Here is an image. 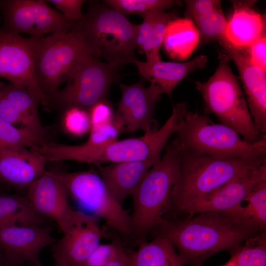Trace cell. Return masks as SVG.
<instances>
[{
    "instance_id": "obj_1",
    "label": "cell",
    "mask_w": 266,
    "mask_h": 266,
    "mask_svg": "<svg viewBox=\"0 0 266 266\" xmlns=\"http://www.w3.org/2000/svg\"><path fill=\"white\" fill-rule=\"evenodd\" d=\"M152 232L168 239L186 264L197 266L215 253L232 251L264 231L237 210L204 212L179 220L164 219Z\"/></svg>"
},
{
    "instance_id": "obj_2",
    "label": "cell",
    "mask_w": 266,
    "mask_h": 266,
    "mask_svg": "<svg viewBox=\"0 0 266 266\" xmlns=\"http://www.w3.org/2000/svg\"><path fill=\"white\" fill-rule=\"evenodd\" d=\"M137 25L104 3L91 2L81 19L73 21L71 31L93 57L118 67L134 63Z\"/></svg>"
},
{
    "instance_id": "obj_3",
    "label": "cell",
    "mask_w": 266,
    "mask_h": 266,
    "mask_svg": "<svg viewBox=\"0 0 266 266\" xmlns=\"http://www.w3.org/2000/svg\"><path fill=\"white\" fill-rule=\"evenodd\" d=\"M180 149V168L171 202L180 212L199 199L250 173L266 162V157L252 159L221 158Z\"/></svg>"
},
{
    "instance_id": "obj_4",
    "label": "cell",
    "mask_w": 266,
    "mask_h": 266,
    "mask_svg": "<svg viewBox=\"0 0 266 266\" xmlns=\"http://www.w3.org/2000/svg\"><path fill=\"white\" fill-rule=\"evenodd\" d=\"M160 160L149 170L131 195V234L138 243L163 221L171 202L181 165V151L174 141L167 143Z\"/></svg>"
},
{
    "instance_id": "obj_5",
    "label": "cell",
    "mask_w": 266,
    "mask_h": 266,
    "mask_svg": "<svg viewBox=\"0 0 266 266\" xmlns=\"http://www.w3.org/2000/svg\"><path fill=\"white\" fill-rule=\"evenodd\" d=\"M175 134L173 141L182 150L221 158L266 157V136L249 143L233 129L197 112L187 110Z\"/></svg>"
},
{
    "instance_id": "obj_6",
    "label": "cell",
    "mask_w": 266,
    "mask_h": 266,
    "mask_svg": "<svg viewBox=\"0 0 266 266\" xmlns=\"http://www.w3.org/2000/svg\"><path fill=\"white\" fill-rule=\"evenodd\" d=\"M194 82L202 96L206 110L235 130L244 140L253 143L266 136L255 126L244 94L224 54L220 53L218 66L207 81Z\"/></svg>"
},
{
    "instance_id": "obj_7",
    "label": "cell",
    "mask_w": 266,
    "mask_h": 266,
    "mask_svg": "<svg viewBox=\"0 0 266 266\" xmlns=\"http://www.w3.org/2000/svg\"><path fill=\"white\" fill-rule=\"evenodd\" d=\"M50 171L62 183L80 211L103 219L124 236H132L131 215L111 194L98 171Z\"/></svg>"
},
{
    "instance_id": "obj_8",
    "label": "cell",
    "mask_w": 266,
    "mask_h": 266,
    "mask_svg": "<svg viewBox=\"0 0 266 266\" xmlns=\"http://www.w3.org/2000/svg\"><path fill=\"white\" fill-rule=\"evenodd\" d=\"M35 71L49 104L60 85L66 82L78 64L89 54L72 32L36 37Z\"/></svg>"
},
{
    "instance_id": "obj_9",
    "label": "cell",
    "mask_w": 266,
    "mask_h": 266,
    "mask_svg": "<svg viewBox=\"0 0 266 266\" xmlns=\"http://www.w3.org/2000/svg\"><path fill=\"white\" fill-rule=\"evenodd\" d=\"M185 102L173 106L171 115L160 129L141 137L116 140L101 148L82 154L72 160L94 165L104 163H116L137 161L155 163L170 137L181 125L187 111Z\"/></svg>"
},
{
    "instance_id": "obj_10",
    "label": "cell",
    "mask_w": 266,
    "mask_h": 266,
    "mask_svg": "<svg viewBox=\"0 0 266 266\" xmlns=\"http://www.w3.org/2000/svg\"><path fill=\"white\" fill-rule=\"evenodd\" d=\"M119 67L89 54L75 67L66 81L51 99L65 109L76 107L88 111L97 103L108 100L111 86L121 77Z\"/></svg>"
},
{
    "instance_id": "obj_11",
    "label": "cell",
    "mask_w": 266,
    "mask_h": 266,
    "mask_svg": "<svg viewBox=\"0 0 266 266\" xmlns=\"http://www.w3.org/2000/svg\"><path fill=\"white\" fill-rule=\"evenodd\" d=\"M0 11L4 22L1 29L31 37L69 33L73 22L42 0H0Z\"/></svg>"
},
{
    "instance_id": "obj_12",
    "label": "cell",
    "mask_w": 266,
    "mask_h": 266,
    "mask_svg": "<svg viewBox=\"0 0 266 266\" xmlns=\"http://www.w3.org/2000/svg\"><path fill=\"white\" fill-rule=\"evenodd\" d=\"M36 37L25 38L0 30V77L35 93L45 107L49 105L35 71Z\"/></svg>"
},
{
    "instance_id": "obj_13",
    "label": "cell",
    "mask_w": 266,
    "mask_h": 266,
    "mask_svg": "<svg viewBox=\"0 0 266 266\" xmlns=\"http://www.w3.org/2000/svg\"><path fill=\"white\" fill-rule=\"evenodd\" d=\"M27 188V197L35 209L54 221L63 233L87 214L72 208L64 186L50 171H46Z\"/></svg>"
},
{
    "instance_id": "obj_14",
    "label": "cell",
    "mask_w": 266,
    "mask_h": 266,
    "mask_svg": "<svg viewBox=\"0 0 266 266\" xmlns=\"http://www.w3.org/2000/svg\"><path fill=\"white\" fill-rule=\"evenodd\" d=\"M50 225H8L0 226V248L4 260L14 266L40 263L41 251L57 240L51 236Z\"/></svg>"
},
{
    "instance_id": "obj_15",
    "label": "cell",
    "mask_w": 266,
    "mask_h": 266,
    "mask_svg": "<svg viewBox=\"0 0 266 266\" xmlns=\"http://www.w3.org/2000/svg\"><path fill=\"white\" fill-rule=\"evenodd\" d=\"M121 97L115 112L121 118L124 128L130 133L141 130L145 133L157 130L154 119L156 103L163 93L157 86L145 87L139 81L132 85H120Z\"/></svg>"
},
{
    "instance_id": "obj_16",
    "label": "cell",
    "mask_w": 266,
    "mask_h": 266,
    "mask_svg": "<svg viewBox=\"0 0 266 266\" xmlns=\"http://www.w3.org/2000/svg\"><path fill=\"white\" fill-rule=\"evenodd\" d=\"M98 218L87 214L51 245L55 264L58 266H83L86 260L106 235Z\"/></svg>"
},
{
    "instance_id": "obj_17",
    "label": "cell",
    "mask_w": 266,
    "mask_h": 266,
    "mask_svg": "<svg viewBox=\"0 0 266 266\" xmlns=\"http://www.w3.org/2000/svg\"><path fill=\"white\" fill-rule=\"evenodd\" d=\"M224 54L235 64L246 96L250 115L257 128H266V71L256 66L244 49L236 48L224 38L219 42Z\"/></svg>"
},
{
    "instance_id": "obj_18",
    "label": "cell",
    "mask_w": 266,
    "mask_h": 266,
    "mask_svg": "<svg viewBox=\"0 0 266 266\" xmlns=\"http://www.w3.org/2000/svg\"><path fill=\"white\" fill-rule=\"evenodd\" d=\"M266 180V162L257 169L234 179L187 206L182 212L191 215L207 211H230L242 201L259 183Z\"/></svg>"
},
{
    "instance_id": "obj_19",
    "label": "cell",
    "mask_w": 266,
    "mask_h": 266,
    "mask_svg": "<svg viewBox=\"0 0 266 266\" xmlns=\"http://www.w3.org/2000/svg\"><path fill=\"white\" fill-rule=\"evenodd\" d=\"M45 158L26 147L0 149V181L28 188L45 172Z\"/></svg>"
},
{
    "instance_id": "obj_20",
    "label": "cell",
    "mask_w": 266,
    "mask_h": 266,
    "mask_svg": "<svg viewBox=\"0 0 266 266\" xmlns=\"http://www.w3.org/2000/svg\"><path fill=\"white\" fill-rule=\"evenodd\" d=\"M255 0H233L224 38L233 46L246 48L266 35V16L253 8Z\"/></svg>"
},
{
    "instance_id": "obj_21",
    "label": "cell",
    "mask_w": 266,
    "mask_h": 266,
    "mask_svg": "<svg viewBox=\"0 0 266 266\" xmlns=\"http://www.w3.org/2000/svg\"><path fill=\"white\" fill-rule=\"evenodd\" d=\"M207 57L201 55L186 62H165L162 59H136L134 63L139 74L150 84L158 86L163 93L171 96L174 89L191 72L206 67Z\"/></svg>"
},
{
    "instance_id": "obj_22",
    "label": "cell",
    "mask_w": 266,
    "mask_h": 266,
    "mask_svg": "<svg viewBox=\"0 0 266 266\" xmlns=\"http://www.w3.org/2000/svg\"><path fill=\"white\" fill-rule=\"evenodd\" d=\"M155 163L151 161H137L95 166L111 194L122 205Z\"/></svg>"
},
{
    "instance_id": "obj_23",
    "label": "cell",
    "mask_w": 266,
    "mask_h": 266,
    "mask_svg": "<svg viewBox=\"0 0 266 266\" xmlns=\"http://www.w3.org/2000/svg\"><path fill=\"white\" fill-rule=\"evenodd\" d=\"M0 91L17 110L23 127L45 137L46 129L41 122L38 112L40 98L28 88L12 83L3 85Z\"/></svg>"
},
{
    "instance_id": "obj_24",
    "label": "cell",
    "mask_w": 266,
    "mask_h": 266,
    "mask_svg": "<svg viewBox=\"0 0 266 266\" xmlns=\"http://www.w3.org/2000/svg\"><path fill=\"white\" fill-rule=\"evenodd\" d=\"M200 34L192 20L176 19L168 25L163 44L166 52L173 58L186 60L199 45Z\"/></svg>"
},
{
    "instance_id": "obj_25",
    "label": "cell",
    "mask_w": 266,
    "mask_h": 266,
    "mask_svg": "<svg viewBox=\"0 0 266 266\" xmlns=\"http://www.w3.org/2000/svg\"><path fill=\"white\" fill-rule=\"evenodd\" d=\"M134 266H183L186 263L166 237L156 235L149 242L139 243L136 252L133 251Z\"/></svg>"
},
{
    "instance_id": "obj_26",
    "label": "cell",
    "mask_w": 266,
    "mask_h": 266,
    "mask_svg": "<svg viewBox=\"0 0 266 266\" xmlns=\"http://www.w3.org/2000/svg\"><path fill=\"white\" fill-rule=\"evenodd\" d=\"M49 220L39 213L27 197L0 195V226L8 225L45 226Z\"/></svg>"
},
{
    "instance_id": "obj_27",
    "label": "cell",
    "mask_w": 266,
    "mask_h": 266,
    "mask_svg": "<svg viewBox=\"0 0 266 266\" xmlns=\"http://www.w3.org/2000/svg\"><path fill=\"white\" fill-rule=\"evenodd\" d=\"M265 232L245 240L244 245L232 250L231 260L236 266H266Z\"/></svg>"
},
{
    "instance_id": "obj_28",
    "label": "cell",
    "mask_w": 266,
    "mask_h": 266,
    "mask_svg": "<svg viewBox=\"0 0 266 266\" xmlns=\"http://www.w3.org/2000/svg\"><path fill=\"white\" fill-rule=\"evenodd\" d=\"M45 142V137L25 127L17 128L0 118V149L17 147L31 148Z\"/></svg>"
},
{
    "instance_id": "obj_29",
    "label": "cell",
    "mask_w": 266,
    "mask_h": 266,
    "mask_svg": "<svg viewBox=\"0 0 266 266\" xmlns=\"http://www.w3.org/2000/svg\"><path fill=\"white\" fill-rule=\"evenodd\" d=\"M200 34V46L224 38L227 20L222 9L199 16L193 19Z\"/></svg>"
},
{
    "instance_id": "obj_30",
    "label": "cell",
    "mask_w": 266,
    "mask_h": 266,
    "mask_svg": "<svg viewBox=\"0 0 266 266\" xmlns=\"http://www.w3.org/2000/svg\"><path fill=\"white\" fill-rule=\"evenodd\" d=\"M103 3L108 7L126 16L139 15L153 11H164L172 6L180 5L175 0H105Z\"/></svg>"
},
{
    "instance_id": "obj_31",
    "label": "cell",
    "mask_w": 266,
    "mask_h": 266,
    "mask_svg": "<svg viewBox=\"0 0 266 266\" xmlns=\"http://www.w3.org/2000/svg\"><path fill=\"white\" fill-rule=\"evenodd\" d=\"M243 212L262 231L266 226V180L257 184L245 199Z\"/></svg>"
},
{
    "instance_id": "obj_32",
    "label": "cell",
    "mask_w": 266,
    "mask_h": 266,
    "mask_svg": "<svg viewBox=\"0 0 266 266\" xmlns=\"http://www.w3.org/2000/svg\"><path fill=\"white\" fill-rule=\"evenodd\" d=\"M172 12L156 11L152 29V51L146 56V60L161 59L160 49L163 43L167 27L170 22L176 19Z\"/></svg>"
},
{
    "instance_id": "obj_33",
    "label": "cell",
    "mask_w": 266,
    "mask_h": 266,
    "mask_svg": "<svg viewBox=\"0 0 266 266\" xmlns=\"http://www.w3.org/2000/svg\"><path fill=\"white\" fill-rule=\"evenodd\" d=\"M65 130L74 136L85 134L91 128V121L88 111L76 107L66 109L63 118Z\"/></svg>"
},
{
    "instance_id": "obj_34",
    "label": "cell",
    "mask_w": 266,
    "mask_h": 266,
    "mask_svg": "<svg viewBox=\"0 0 266 266\" xmlns=\"http://www.w3.org/2000/svg\"><path fill=\"white\" fill-rule=\"evenodd\" d=\"M155 12H150L141 15L143 21L137 25L135 37L136 48L146 56L152 51V29Z\"/></svg>"
},
{
    "instance_id": "obj_35",
    "label": "cell",
    "mask_w": 266,
    "mask_h": 266,
    "mask_svg": "<svg viewBox=\"0 0 266 266\" xmlns=\"http://www.w3.org/2000/svg\"><path fill=\"white\" fill-rule=\"evenodd\" d=\"M186 15L191 20L212 11L222 9L221 1L218 0H187Z\"/></svg>"
},
{
    "instance_id": "obj_36",
    "label": "cell",
    "mask_w": 266,
    "mask_h": 266,
    "mask_svg": "<svg viewBox=\"0 0 266 266\" xmlns=\"http://www.w3.org/2000/svg\"><path fill=\"white\" fill-rule=\"evenodd\" d=\"M45 1L53 4L69 21H78L83 16L82 7L85 1L84 0H48Z\"/></svg>"
},
{
    "instance_id": "obj_37",
    "label": "cell",
    "mask_w": 266,
    "mask_h": 266,
    "mask_svg": "<svg viewBox=\"0 0 266 266\" xmlns=\"http://www.w3.org/2000/svg\"><path fill=\"white\" fill-rule=\"evenodd\" d=\"M115 250L113 239L110 243L99 244L86 260L83 266H106Z\"/></svg>"
},
{
    "instance_id": "obj_38",
    "label": "cell",
    "mask_w": 266,
    "mask_h": 266,
    "mask_svg": "<svg viewBox=\"0 0 266 266\" xmlns=\"http://www.w3.org/2000/svg\"><path fill=\"white\" fill-rule=\"evenodd\" d=\"M91 126L106 123L113 118L114 113L112 104L109 100L100 101L88 110Z\"/></svg>"
},
{
    "instance_id": "obj_39",
    "label": "cell",
    "mask_w": 266,
    "mask_h": 266,
    "mask_svg": "<svg viewBox=\"0 0 266 266\" xmlns=\"http://www.w3.org/2000/svg\"><path fill=\"white\" fill-rule=\"evenodd\" d=\"M252 62L266 71V36H264L249 47L244 48Z\"/></svg>"
},
{
    "instance_id": "obj_40",
    "label": "cell",
    "mask_w": 266,
    "mask_h": 266,
    "mask_svg": "<svg viewBox=\"0 0 266 266\" xmlns=\"http://www.w3.org/2000/svg\"><path fill=\"white\" fill-rule=\"evenodd\" d=\"M115 243L114 254L106 266H134L133 262V251L125 249L120 241L113 239Z\"/></svg>"
},
{
    "instance_id": "obj_41",
    "label": "cell",
    "mask_w": 266,
    "mask_h": 266,
    "mask_svg": "<svg viewBox=\"0 0 266 266\" xmlns=\"http://www.w3.org/2000/svg\"><path fill=\"white\" fill-rule=\"evenodd\" d=\"M0 118L13 125L22 124L21 118L17 110L0 91Z\"/></svg>"
},
{
    "instance_id": "obj_42",
    "label": "cell",
    "mask_w": 266,
    "mask_h": 266,
    "mask_svg": "<svg viewBox=\"0 0 266 266\" xmlns=\"http://www.w3.org/2000/svg\"><path fill=\"white\" fill-rule=\"evenodd\" d=\"M220 266H236L231 260H229L226 263Z\"/></svg>"
},
{
    "instance_id": "obj_43",
    "label": "cell",
    "mask_w": 266,
    "mask_h": 266,
    "mask_svg": "<svg viewBox=\"0 0 266 266\" xmlns=\"http://www.w3.org/2000/svg\"><path fill=\"white\" fill-rule=\"evenodd\" d=\"M35 266H45L44 265H43L41 263L36 265H35ZM58 266L57 265L54 264V265H52V266Z\"/></svg>"
},
{
    "instance_id": "obj_44",
    "label": "cell",
    "mask_w": 266,
    "mask_h": 266,
    "mask_svg": "<svg viewBox=\"0 0 266 266\" xmlns=\"http://www.w3.org/2000/svg\"><path fill=\"white\" fill-rule=\"evenodd\" d=\"M3 86V83L2 82H1L0 81V91L1 88H2V87Z\"/></svg>"
},
{
    "instance_id": "obj_45",
    "label": "cell",
    "mask_w": 266,
    "mask_h": 266,
    "mask_svg": "<svg viewBox=\"0 0 266 266\" xmlns=\"http://www.w3.org/2000/svg\"><path fill=\"white\" fill-rule=\"evenodd\" d=\"M12 266V265H9L8 264V263H6L5 265V266Z\"/></svg>"
},
{
    "instance_id": "obj_46",
    "label": "cell",
    "mask_w": 266,
    "mask_h": 266,
    "mask_svg": "<svg viewBox=\"0 0 266 266\" xmlns=\"http://www.w3.org/2000/svg\"><path fill=\"white\" fill-rule=\"evenodd\" d=\"M2 261H1L0 257V266H3Z\"/></svg>"
},
{
    "instance_id": "obj_47",
    "label": "cell",
    "mask_w": 266,
    "mask_h": 266,
    "mask_svg": "<svg viewBox=\"0 0 266 266\" xmlns=\"http://www.w3.org/2000/svg\"><path fill=\"white\" fill-rule=\"evenodd\" d=\"M28 266H35V265H29Z\"/></svg>"
}]
</instances>
